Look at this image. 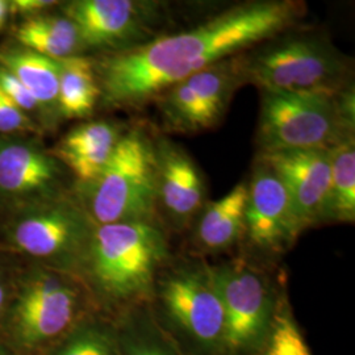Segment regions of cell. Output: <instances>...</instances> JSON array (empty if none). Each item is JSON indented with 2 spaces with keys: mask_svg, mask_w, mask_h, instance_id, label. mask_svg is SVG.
Listing matches in <instances>:
<instances>
[{
  "mask_svg": "<svg viewBox=\"0 0 355 355\" xmlns=\"http://www.w3.org/2000/svg\"><path fill=\"white\" fill-rule=\"evenodd\" d=\"M304 15L302 1H246L196 28L119 51L103 64L104 101L128 108L155 101L165 89L205 67L284 33Z\"/></svg>",
  "mask_w": 355,
  "mask_h": 355,
  "instance_id": "obj_1",
  "label": "cell"
},
{
  "mask_svg": "<svg viewBox=\"0 0 355 355\" xmlns=\"http://www.w3.org/2000/svg\"><path fill=\"white\" fill-rule=\"evenodd\" d=\"M170 262V243L159 223H114L95 225L76 275L96 312L114 318L150 304L157 279Z\"/></svg>",
  "mask_w": 355,
  "mask_h": 355,
  "instance_id": "obj_2",
  "label": "cell"
},
{
  "mask_svg": "<svg viewBox=\"0 0 355 355\" xmlns=\"http://www.w3.org/2000/svg\"><path fill=\"white\" fill-rule=\"evenodd\" d=\"M92 313L96 309L76 274L19 265L0 322V343L13 354L44 355Z\"/></svg>",
  "mask_w": 355,
  "mask_h": 355,
  "instance_id": "obj_3",
  "label": "cell"
},
{
  "mask_svg": "<svg viewBox=\"0 0 355 355\" xmlns=\"http://www.w3.org/2000/svg\"><path fill=\"white\" fill-rule=\"evenodd\" d=\"M150 309L183 355H224V305L204 259L170 262L159 274Z\"/></svg>",
  "mask_w": 355,
  "mask_h": 355,
  "instance_id": "obj_4",
  "label": "cell"
},
{
  "mask_svg": "<svg viewBox=\"0 0 355 355\" xmlns=\"http://www.w3.org/2000/svg\"><path fill=\"white\" fill-rule=\"evenodd\" d=\"M354 135V91L340 95L262 91L257 141L261 153L330 149Z\"/></svg>",
  "mask_w": 355,
  "mask_h": 355,
  "instance_id": "obj_5",
  "label": "cell"
},
{
  "mask_svg": "<svg viewBox=\"0 0 355 355\" xmlns=\"http://www.w3.org/2000/svg\"><path fill=\"white\" fill-rule=\"evenodd\" d=\"M86 214L95 225L114 223H159L155 142L142 129L121 136L112 157L87 186Z\"/></svg>",
  "mask_w": 355,
  "mask_h": 355,
  "instance_id": "obj_6",
  "label": "cell"
},
{
  "mask_svg": "<svg viewBox=\"0 0 355 355\" xmlns=\"http://www.w3.org/2000/svg\"><path fill=\"white\" fill-rule=\"evenodd\" d=\"M347 60L328 40L292 36L241 54L243 83L266 92L340 95L349 89Z\"/></svg>",
  "mask_w": 355,
  "mask_h": 355,
  "instance_id": "obj_7",
  "label": "cell"
},
{
  "mask_svg": "<svg viewBox=\"0 0 355 355\" xmlns=\"http://www.w3.org/2000/svg\"><path fill=\"white\" fill-rule=\"evenodd\" d=\"M212 270L224 305V355H262L283 288L246 258Z\"/></svg>",
  "mask_w": 355,
  "mask_h": 355,
  "instance_id": "obj_8",
  "label": "cell"
},
{
  "mask_svg": "<svg viewBox=\"0 0 355 355\" xmlns=\"http://www.w3.org/2000/svg\"><path fill=\"white\" fill-rule=\"evenodd\" d=\"M95 224L71 204L40 207L17 217L6 230L3 253L76 274L87 250Z\"/></svg>",
  "mask_w": 355,
  "mask_h": 355,
  "instance_id": "obj_9",
  "label": "cell"
},
{
  "mask_svg": "<svg viewBox=\"0 0 355 355\" xmlns=\"http://www.w3.org/2000/svg\"><path fill=\"white\" fill-rule=\"evenodd\" d=\"M159 4L133 0H78L66 8L82 45L128 49L153 40Z\"/></svg>",
  "mask_w": 355,
  "mask_h": 355,
  "instance_id": "obj_10",
  "label": "cell"
},
{
  "mask_svg": "<svg viewBox=\"0 0 355 355\" xmlns=\"http://www.w3.org/2000/svg\"><path fill=\"white\" fill-rule=\"evenodd\" d=\"M303 232L279 178L258 161L248 183L243 240L255 253L275 257L288 252Z\"/></svg>",
  "mask_w": 355,
  "mask_h": 355,
  "instance_id": "obj_11",
  "label": "cell"
},
{
  "mask_svg": "<svg viewBox=\"0 0 355 355\" xmlns=\"http://www.w3.org/2000/svg\"><path fill=\"white\" fill-rule=\"evenodd\" d=\"M258 161L279 178L303 230L329 221V149L261 153Z\"/></svg>",
  "mask_w": 355,
  "mask_h": 355,
  "instance_id": "obj_12",
  "label": "cell"
},
{
  "mask_svg": "<svg viewBox=\"0 0 355 355\" xmlns=\"http://www.w3.org/2000/svg\"><path fill=\"white\" fill-rule=\"evenodd\" d=\"M158 171V212L170 227L189 228L202 212L207 187L200 168L180 146L165 139L154 140Z\"/></svg>",
  "mask_w": 355,
  "mask_h": 355,
  "instance_id": "obj_13",
  "label": "cell"
},
{
  "mask_svg": "<svg viewBox=\"0 0 355 355\" xmlns=\"http://www.w3.org/2000/svg\"><path fill=\"white\" fill-rule=\"evenodd\" d=\"M248 204V182L239 183L221 199L204 207L192 234L199 255L225 253L243 240Z\"/></svg>",
  "mask_w": 355,
  "mask_h": 355,
  "instance_id": "obj_14",
  "label": "cell"
},
{
  "mask_svg": "<svg viewBox=\"0 0 355 355\" xmlns=\"http://www.w3.org/2000/svg\"><path fill=\"white\" fill-rule=\"evenodd\" d=\"M58 166L49 154L21 142L0 144V192L11 198H29L51 191Z\"/></svg>",
  "mask_w": 355,
  "mask_h": 355,
  "instance_id": "obj_15",
  "label": "cell"
},
{
  "mask_svg": "<svg viewBox=\"0 0 355 355\" xmlns=\"http://www.w3.org/2000/svg\"><path fill=\"white\" fill-rule=\"evenodd\" d=\"M121 136L114 124L105 121L83 124L64 136L57 155L87 187L108 164Z\"/></svg>",
  "mask_w": 355,
  "mask_h": 355,
  "instance_id": "obj_16",
  "label": "cell"
},
{
  "mask_svg": "<svg viewBox=\"0 0 355 355\" xmlns=\"http://www.w3.org/2000/svg\"><path fill=\"white\" fill-rule=\"evenodd\" d=\"M184 80L198 99L205 125L211 129L223 120L236 89L243 85L241 54L211 64Z\"/></svg>",
  "mask_w": 355,
  "mask_h": 355,
  "instance_id": "obj_17",
  "label": "cell"
},
{
  "mask_svg": "<svg viewBox=\"0 0 355 355\" xmlns=\"http://www.w3.org/2000/svg\"><path fill=\"white\" fill-rule=\"evenodd\" d=\"M111 320L119 355H183L157 324L149 304L129 308Z\"/></svg>",
  "mask_w": 355,
  "mask_h": 355,
  "instance_id": "obj_18",
  "label": "cell"
},
{
  "mask_svg": "<svg viewBox=\"0 0 355 355\" xmlns=\"http://www.w3.org/2000/svg\"><path fill=\"white\" fill-rule=\"evenodd\" d=\"M60 82L57 107L67 119H82L92 114L102 94L96 82L95 66L83 55H71L58 61Z\"/></svg>",
  "mask_w": 355,
  "mask_h": 355,
  "instance_id": "obj_19",
  "label": "cell"
},
{
  "mask_svg": "<svg viewBox=\"0 0 355 355\" xmlns=\"http://www.w3.org/2000/svg\"><path fill=\"white\" fill-rule=\"evenodd\" d=\"M0 67L12 74L33 96L38 107L57 105L60 64L35 51H0Z\"/></svg>",
  "mask_w": 355,
  "mask_h": 355,
  "instance_id": "obj_20",
  "label": "cell"
},
{
  "mask_svg": "<svg viewBox=\"0 0 355 355\" xmlns=\"http://www.w3.org/2000/svg\"><path fill=\"white\" fill-rule=\"evenodd\" d=\"M16 37L28 51L54 61L76 55L82 46L74 23L67 17L35 16L17 28Z\"/></svg>",
  "mask_w": 355,
  "mask_h": 355,
  "instance_id": "obj_21",
  "label": "cell"
},
{
  "mask_svg": "<svg viewBox=\"0 0 355 355\" xmlns=\"http://www.w3.org/2000/svg\"><path fill=\"white\" fill-rule=\"evenodd\" d=\"M329 221L354 223L355 142L349 136L329 149Z\"/></svg>",
  "mask_w": 355,
  "mask_h": 355,
  "instance_id": "obj_22",
  "label": "cell"
},
{
  "mask_svg": "<svg viewBox=\"0 0 355 355\" xmlns=\"http://www.w3.org/2000/svg\"><path fill=\"white\" fill-rule=\"evenodd\" d=\"M44 355H119L112 320L89 315Z\"/></svg>",
  "mask_w": 355,
  "mask_h": 355,
  "instance_id": "obj_23",
  "label": "cell"
},
{
  "mask_svg": "<svg viewBox=\"0 0 355 355\" xmlns=\"http://www.w3.org/2000/svg\"><path fill=\"white\" fill-rule=\"evenodd\" d=\"M166 129L177 133H195L208 129L198 99L187 80L165 89L158 98Z\"/></svg>",
  "mask_w": 355,
  "mask_h": 355,
  "instance_id": "obj_24",
  "label": "cell"
},
{
  "mask_svg": "<svg viewBox=\"0 0 355 355\" xmlns=\"http://www.w3.org/2000/svg\"><path fill=\"white\" fill-rule=\"evenodd\" d=\"M262 355H313L284 290L280 293L272 328Z\"/></svg>",
  "mask_w": 355,
  "mask_h": 355,
  "instance_id": "obj_25",
  "label": "cell"
},
{
  "mask_svg": "<svg viewBox=\"0 0 355 355\" xmlns=\"http://www.w3.org/2000/svg\"><path fill=\"white\" fill-rule=\"evenodd\" d=\"M0 89L12 101L24 114L36 111L37 102L26 91V87L7 70L0 67Z\"/></svg>",
  "mask_w": 355,
  "mask_h": 355,
  "instance_id": "obj_26",
  "label": "cell"
},
{
  "mask_svg": "<svg viewBox=\"0 0 355 355\" xmlns=\"http://www.w3.org/2000/svg\"><path fill=\"white\" fill-rule=\"evenodd\" d=\"M31 129V120L0 89V133H12Z\"/></svg>",
  "mask_w": 355,
  "mask_h": 355,
  "instance_id": "obj_27",
  "label": "cell"
},
{
  "mask_svg": "<svg viewBox=\"0 0 355 355\" xmlns=\"http://www.w3.org/2000/svg\"><path fill=\"white\" fill-rule=\"evenodd\" d=\"M8 259V254L0 252V322L4 316L10 296L12 293L13 282L19 265L12 263Z\"/></svg>",
  "mask_w": 355,
  "mask_h": 355,
  "instance_id": "obj_28",
  "label": "cell"
},
{
  "mask_svg": "<svg viewBox=\"0 0 355 355\" xmlns=\"http://www.w3.org/2000/svg\"><path fill=\"white\" fill-rule=\"evenodd\" d=\"M54 4L55 1H45V0H15L8 6V8H11L15 12L31 15Z\"/></svg>",
  "mask_w": 355,
  "mask_h": 355,
  "instance_id": "obj_29",
  "label": "cell"
},
{
  "mask_svg": "<svg viewBox=\"0 0 355 355\" xmlns=\"http://www.w3.org/2000/svg\"><path fill=\"white\" fill-rule=\"evenodd\" d=\"M8 4L3 0H0V29L4 26V21L7 19V13H8Z\"/></svg>",
  "mask_w": 355,
  "mask_h": 355,
  "instance_id": "obj_30",
  "label": "cell"
},
{
  "mask_svg": "<svg viewBox=\"0 0 355 355\" xmlns=\"http://www.w3.org/2000/svg\"><path fill=\"white\" fill-rule=\"evenodd\" d=\"M0 355H16L13 354L12 352L4 345V343H0Z\"/></svg>",
  "mask_w": 355,
  "mask_h": 355,
  "instance_id": "obj_31",
  "label": "cell"
}]
</instances>
